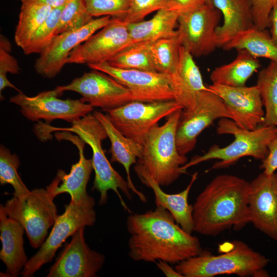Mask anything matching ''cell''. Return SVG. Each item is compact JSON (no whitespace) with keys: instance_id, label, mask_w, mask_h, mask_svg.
<instances>
[{"instance_id":"cell-28","label":"cell","mask_w":277,"mask_h":277,"mask_svg":"<svg viewBox=\"0 0 277 277\" xmlns=\"http://www.w3.org/2000/svg\"><path fill=\"white\" fill-rule=\"evenodd\" d=\"M181 42L176 33L170 37L152 42L150 51L157 72L170 76L172 80L176 97L179 82L178 65Z\"/></svg>"},{"instance_id":"cell-4","label":"cell","mask_w":277,"mask_h":277,"mask_svg":"<svg viewBox=\"0 0 277 277\" xmlns=\"http://www.w3.org/2000/svg\"><path fill=\"white\" fill-rule=\"evenodd\" d=\"M216 132L232 135L234 140L224 147L213 145L204 154L193 156L181 167L182 173L191 167L211 160H219L212 169L228 167L245 156L262 161L268 153V144L277 136V127L261 125L254 130H246L230 118H222L217 123Z\"/></svg>"},{"instance_id":"cell-26","label":"cell","mask_w":277,"mask_h":277,"mask_svg":"<svg viewBox=\"0 0 277 277\" xmlns=\"http://www.w3.org/2000/svg\"><path fill=\"white\" fill-rule=\"evenodd\" d=\"M180 14L177 11L164 8L157 11L150 19L127 24L132 43L153 42L174 35Z\"/></svg>"},{"instance_id":"cell-6","label":"cell","mask_w":277,"mask_h":277,"mask_svg":"<svg viewBox=\"0 0 277 277\" xmlns=\"http://www.w3.org/2000/svg\"><path fill=\"white\" fill-rule=\"evenodd\" d=\"M52 129V130L74 133L91 147L95 173L92 189L100 193L99 205L107 203L108 191L111 190L117 194L123 208L131 213L119 192L120 190L128 199L131 200L128 183L112 167L108 160L102 146L103 141L108 137L107 134L102 124L93 114L89 113L73 122L70 127H53Z\"/></svg>"},{"instance_id":"cell-45","label":"cell","mask_w":277,"mask_h":277,"mask_svg":"<svg viewBox=\"0 0 277 277\" xmlns=\"http://www.w3.org/2000/svg\"><path fill=\"white\" fill-rule=\"evenodd\" d=\"M206 3L210 6H213L212 0H206Z\"/></svg>"},{"instance_id":"cell-11","label":"cell","mask_w":277,"mask_h":277,"mask_svg":"<svg viewBox=\"0 0 277 277\" xmlns=\"http://www.w3.org/2000/svg\"><path fill=\"white\" fill-rule=\"evenodd\" d=\"M222 118L231 119V116L222 98L209 88L198 92L195 107L183 109L181 113L176 134L180 153L186 156L191 152L202 131Z\"/></svg>"},{"instance_id":"cell-20","label":"cell","mask_w":277,"mask_h":277,"mask_svg":"<svg viewBox=\"0 0 277 277\" xmlns=\"http://www.w3.org/2000/svg\"><path fill=\"white\" fill-rule=\"evenodd\" d=\"M134 170L141 183L150 188L154 195L156 206H161L168 210L173 216L175 222L185 231L192 234L194 231L193 205L188 203L190 191L197 177L198 173L195 172L186 188L177 193L164 192L161 186L154 180L147 170L137 163Z\"/></svg>"},{"instance_id":"cell-43","label":"cell","mask_w":277,"mask_h":277,"mask_svg":"<svg viewBox=\"0 0 277 277\" xmlns=\"http://www.w3.org/2000/svg\"><path fill=\"white\" fill-rule=\"evenodd\" d=\"M157 268L167 277H183L175 268L170 266V264L163 261H158L156 263Z\"/></svg>"},{"instance_id":"cell-2","label":"cell","mask_w":277,"mask_h":277,"mask_svg":"<svg viewBox=\"0 0 277 277\" xmlns=\"http://www.w3.org/2000/svg\"><path fill=\"white\" fill-rule=\"evenodd\" d=\"M250 182L235 175L214 177L193 205L194 231L216 236L226 230H239L250 222Z\"/></svg>"},{"instance_id":"cell-10","label":"cell","mask_w":277,"mask_h":277,"mask_svg":"<svg viewBox=\"0 0 277 277\" xmlns=\"http://www.w3.org/2000/svg\"><path fill=\"white\" fill-rule=\"evenodd\" d=\"M63 92L57 87L34 96L18 92L10 98L9 102L19 106L22 115L32 122L44 120L50 123L55 120H62L72 123L93 111V107L80 99L59 98Z\"/></svg>"},{"instance_id":"cell-14","label":"cell","mask_w":277,"mask_h":277,"mask_svg":"<svg viewBox=\"0 0 277 277\" xmlns=\"http://www.w3.org/2000/svg\"><path fill=\"white\" fill-rule=\"evenodd\" d=\"M57 87L63 92L78 93L83 102L105 112L133 101L128 89L108 74L94 69L85 72L67 85Z\"/></svg>"},{"instance_id":"cell-41","label":"cell","mask_w":277,"mask_h":277,"mask_svg":"<svg viewBox=\"0 0 277 277\" xmlns=\"http://www.w3.org/2000/svg\"><path fill=\"white\" fill-rule=\"evenodd\" d=\"M171 9L180 13L188 11L206 3V0H170Z\"/></svg>"},{"instance_id":"cell-33","label":"cell","mask_w":277,"mask_h":277,"mask_svg":"<svg viewBox=\"0 0 277 277\" xmlns=\"http://www.w3.org/2000/svg\"><path fill=\"white\" fill-rule=\"evenodd\" d=\"M20 165L18 157L12 154L4 145L0 147V184L11 185L13 195L20 200L25 199L31 193L21 180L17 170Z\"/></svg>"},{"instance_id":"cell-9","label":"cell","mask_w":277,"mask_h":277,"mask_svg":"<svg viewBox=\"0 0 277 277\" xmlns=\"http://www.w3.org/2000/svg\"><path fill=\"white\" fill-rule=\"evenodd\" d=\"M183 109L175 100L153 102L133 101L106 113L123 135L142 145L151 129L161 120Z\"/></svg>"},{"instance_id":"cell-18","label":"cell","mask_w":277,"mask_h":277,"mask_svg":"<svg viewBox=\"0 0 277 277\" xmlns=\"http://www.w3.org/2000/svg\"><path fill=\"white\" fill-rule=\"evenodd\" d=\"M248 203L250 222L277 241V173L262 172L250 182Z\"/></svg>"},{"instance_id":"cell-3","label":"cell","mask_w":277,"mask_h":277,"mask_svg":"<svg viewBox=\"0 0 277 277\" xmlns=\"http://www.w3.org/2000/svg\"><path fill=\"white\" fill-rule=\"evenodd\" d=\"M221 245L224 253L218 255L203 251L197 255L176 264L175 269L183 277H213L235 274L240 277H267L265 268L268 259L246 243L234 240Z\"/></svg>"},{"instance_id":"cell-42","label":"cell","mask_w":277,"mask_h":277,"mask_svg":"<svg viewBox=\"0 0 277 277\" xmlns=\"http://www.w3.org/2000/svg\"><path fill=\"white\" fill-rule=\"evenodd\" d=\"M270 35L273 42L277 46V8L274 6L269 16Z\"/></svg>"},{"instance_id":"cell-32","label":"cell","mask_w":277,"mask_h":277,"mask_svg":"<svg viewBox=\"0 0 277 277\" xmlns=\"http://www.w3.org/2000/svg\"><path fill=\"white\" fill-rule=\"evenodd\" d=\"M151 43L149 41L134 43L107 62L120 69L157 72L150 51Z\"/></svg>"},{"instance_id":"cell-29","label":"cell","mask_w":277,"mask_h":277,"mask_svg":"<svg viewBox=\"0 0 277 277\" xmlns=\"http://www.w3.org/2000/svg\"><path fill=\"white\" fill-rule=\"evenodd\" d=\"M225 50L246 49L256 57H264L277 63V46L266 30L253 27L231 39L222 48Z\"/></svg>"},{"instance_id":"cell-21","label":"cell","mask_w":277,"mask_h":277,"mask_svg":"<svg viewBox=\"0 0 277 277\" xmlns=\"http://www.w3.org/2000/svg\"><path fill=\"white\" fill-rule=\"evenodd\" d=\"M62 138L71 142L79 152L78 161L72 165L70 172L66 174L58 170L56 176L46 189L53 197L64 193H68L71 200L79 202L89 196L86 191L87 184L93 170L92 159L85 157L84 153L85 143L79 137L62 134Z\"/></svg>"},{"instance_id":"cell-39","label":"cell","mask_w":277,"mask_h":277,"mask_svg":"<svg viewBox=\"0 0 277 277\" xmlns=\"http://www.w3.org/2000/svg\"><path fill=\"white\" fill-rule=\"evenodd\" d=\"M255 27L266 30L269 26L270 13L277 4V0H251Z\"/></svg>"},{"instance_id":"cell-16","label":"cell","mask_w":277,"mask_h":277,"mask_svg":"<svg viewBox=\"0 0 277 277\" xmlns=\"http://www.w3.org/2000/svg\"><path fill=\"white\" fill-rule=\"evenodd\" d=\"M111 19L109 16L93 18L80 28L55 36L35 61L34 68L36 72L45 78L56 76L67 64L71 52L108 25Z\"/></svg>"},{"instance_id":"cell-31","label":"cell","mask_w":277,"mask_h":277,"mask_svg":"<svg viewBox=\"0 0 277 277\" xmlns=\"http://www.w3.org/2000/svg\"><path fill=\"white\" fill-rule=\"evenodd\" d=\"M260 91L265 115L262 125L277 127V63L270 61L258 75L256 85Z\"/></svg>"},{"instance_id":"cell-37","label":"cell","mask_w":277,"mask_h":277,"mask_svg":"<svg viewBox=\"0 0 277 277\" xmlns=\"http://www.w3.org/2000/svg\"><path fill=\"white\" fill-rule=\"evenodd\" d=\"M129 9L124 19L127 23L143 21L153 12L164 8L171 9L170 0H129Z\"/></svg>"},{"instance_id":"cell-1","label":"cell","mask_w":277,"mask_h":277,"mask_svg":"<svg viewBox=\"0 0 277 277\" xmlns=\"http://www.w3.org/2000/svg\"><path fill=\"white\" fill-rule=\"evenodd\" d=\"M128 255L133 261L177 264L202 251L199 240L185 231L161 206L130 213L126 220Z\"/></svg>"},{"instance_id":"cell-5","label":"cell","mask_w":277,"mask_h":277,"mask_svg":"<svg viewBox=\"0 0 277 277\" xmlns=\"http://www.w3.org/2000/svg\"><path fill=\"white\" fill-rule=\"evenodd\" d=\"M183 109L167 117L163 125L157 124L151 129L142 144L141 156L137 160L161 186H169L177 180L182 174L181 167L188 161L185 155L180 153L176 140Z\"/></svg>"},{"instance_id":"cell-46","label":"cell","mask_w":277,"mask_h":277,"mask_svg":"<svg viewBox=\"0 0 277 277\" xmlns=\"http://www.w3.org/2000/svg\"><path fill=\"white\" fill-rule=\"evenodd\" d=\"M277 8V4L275 6Z\"/></svg>"},{"instance_id":"cell-38","label":"cell","mask_w":277,"mask_h":277,"mask_svg":"<svg viewBox=\"0 0 277 277\" xmlns=\"http://www.w3.org/2000/svg\"><path fill=\"white\" fill-rule=\"evenodd\" d=\"M11 44L4 35L0 38V80L7 78V74H18L21 69L17 61L10 54Z\"/></svg>"},{"instance_id":"cell-27","label":"cell","mask_w":277,"mask_h":277,"mask_svg":"<svg viewBox=\"0 0 277 277\" xmlns=\"http://www.w3.org/2000/svg\"><path fill=\"white\" fill-rule=\"evenodd\" d=\"M236 57L231 62L215 68L210 78L213 84L229 87H243L260 67L258 58L246 49H238Z\"/></svg>"},{"instance_id":"cell-19","label":"cell","mask_w":277,"mask_h":277,"mask_svg":"<svg viewBox=\"0 0 277 277\" xmlns=\"http://www.w3.org/2000/svg\"><path fill=\"white\" fill-rule=\"evenodd\" d=\"M208 87L222 98L231 120L239 127L251 130L263 124L265 111L256 85L234 87L212 84Z\"/></svg>"},{"instance_id":"cell-36","label":"cell","mask_w":277,"mask_h":277,"mask_svg":"<svg viewBox=\"0 0 277 277\" xmlns=\"http://www.w3.org/2000/svg\"><path fill=\"white\" fill-rule=\"evenodd\" d=\"M92 17L109 16L124 20L129 9V0H84Z\"/></svg>"},{"instance_id":"cell-17","label":"cell","mask_w":277,"mask_h":277,"mask_svg":"<svg viewBox=\"0 0 277 277\" xmlns=\"http://www.w3.org/2000/svg\"><path fill=\"white\" fill-rule=\"evenodd\" d=\"M85 227L78 229L51 266L47 277H94L101 270L105 256L92 250L85 242Z\"/></svg>"},{"instance_id":"cell-23","label":"cell","mask_w":277,"mask_h":277,"mask_svg":"<svg viewBox=\"0 0 277 277\" xmlns=\"http://www.w3.org/2000/svg\"><path fill=\"white\" fill-rule=\"evenodd\" d=\"M25 229L17 221L6 213L0 205V239L2 248L0 259L6 267L5 276H16L23 270L28 259L24 248Z\"/></svg>"},{"instance_id":"cell-13","label":"cell","mask_w":277,"mask_h":277,"mask_svg":"<svg viewBox=\"0 0 277 277\" xmlns=\"http://www.w3.org/2000/svg\"><path fill=\"white\" fill-rule=\"evenodd\" d=\"M221 12L206 3L180 14L176 30L181 45L195 57L207 55L217 47L215 30Z\"/></svg>"},{"instance_id":"cell-12","label":"cell","mask_w":277,"mask_h":277,"mask_svg":"<svg viewBox=\"0 0 277 277\" xmlns=\"http://www.w3.org/2000/svg\"><path fill=\"white\" fill-rule=\"evenodd\" d=\"M87 66L108 74L126 87L131 93L133 101L153 102L176 100L172 80L164 73L117 68L107 62Z\"/></svg>"},{"instance_id":"cell-7","label":"cell","mask_w":277,"mask_h":277,"mask_svg":"<svg viewBox=\"0 0 277 277\" xmlns=\"http://www.w3.org/2000/svg\"><path fill=\"white\" fill-rule=\"evenodd\" d=\"M95 202L89 196L80 202L70 200L64 212L57 215L51 231L39 250L30 258L21 274L32 276L44 264L51 262L57 249L70 236L82 227L92 226L96 220Z\"/></svg>"},{"instance_id":"cell-35","label":"cell","mask_w":277,"mask_h":277,"mask_svg":"<svg viewBox=\"0 0 277 277\" xmlns=\"http://www.w3.org/2000/svg\"><path fill=\"white\" fill-rule=\"evenodd\" d=\"M93 18L87 11L84 0H68L62 10L55 36L80 28Z\"/></svg>"},{"instance_id":"cell-15","label":"cell","mask_w":277,"mask_h":277,"mask_svg":"<svg viewBox=\"0 0 277 277\" xmlns=\"http://www.w3.org/2000/svg\"><path fill=\"white\" fill-rule=\"evenodd\" d=\"M132 44L127 24L111 17L108 25L71 52L67 64L88 65L108 62Z\"/></svg>"},{"instance_id":"cell-24","label":"cell","mask_w":277,"mask_h":277,"mask_svg":"<svg viewBox=\"0 0 277 277\" xmlns=\"http://www.w3.org/2000/svg\"><path fill=\"white\" fill-rule=\"evenodd\" d=\"M223 22L215 30L217 47L223 48L239 34L254 27L251 0H212Z\"/></svg>"},{"instance_id":"cell-44","label":"cell","mask_w":277,"mask_h":277,"mask_svg":"<svg viewBox=\"0 0 277 277\" xmlns=\"http://www.w3.org/2000/svg\"><path fill=\"white\" fill-rule=\"evenodd\" d=\"M21 3L32 2L36 3L52 8H57L64 6L68 0H19Z\"/></svg>"},{"instance_id":"cell-40","label":"cell","mask_w":277,"mask_h":277,"mask_svg":"<svg viewBox=\"0 0 277 277\" xmlns=\"http://www.w3.org/2000/svg\"><path fill=\"white\" fill-rule=\"evenodd\" d=\"M268 148V153L262 161L260 168L263 173L271 175L277 169V136L269 143Z\"/></svg>"},{"instance_id":"cell-22","label":"cell","mask_w":277,"mask_h":277,"mask_svg":"<svg viewBox=\"0 0 277 277\" xmlns=\"http://www.w3.org/2000/svg\"><path fill=\"white\" fill-rule=\"evenodd\" d=\"M103 126L111 143L109 152L111 154L110 161L117 162L123 165L127 181L131 191L136 194L143 203L147 202V197L134 186L130 174V168L136 164L141 156L143 145L123 135L112 124L106 114L95 111L92 113Z\"/></svg>"},{"instance_id":"cell-25","label":"cell","mask_w":277,"mask_h":277,"mask_svg":"<svg viewBox=\"0 0 277 277\" xmlns=\"http://www.w3.org/2000/svg\"><path fill=\"white\" fill-rule=\"evenodd\" d=\"M193 57V55L181 46L175 101L186 109H191L195 107L198 92L208 89L203 83L200 70Z\"/></svg>"},{"instance_id":"cell-30","label":"cell","mask_w":277,"mask_h":277,"mask_svg":"<svg viewBox=\"0 0 277 277\" xmlns=\"http://www.w3.org/2000/svg\"><path fill=\"white\" fill-rule=\"evenodd\" d=\"M52 9L49 6L36 3H22L14 33L15 42L22 49L49 16Z\"/></svg>"},{"instance_id":"cell-8","label":"cell","mask_w":277,"mask_h":277,"mask_svg":"<svg viewBox=\"0 0 277 277\" xmlns=\"http://www.w3.org/2000/svg\"><path fill=\"white\" fill-rule=\"evenodd\" d=\"M54 199L47 189L36 188L25 199L13 196L3 205L7 215L23 226L34 248L43 245L58 215Z\"/></svg>"},{"instance_id":"cell-34","label":"cell","mask_w":277,"mask_h":277,"mask_svg":"<svg viewBox=\"0 0 277 277\" xmlns=\"http://www.w3.org/2000/svg\"><path fill=\"white\" fill-rule=\"evenodd\" d=\"M64 6L52 9L49 16L22 49L25 54H40L50 43L55 36V31Z\"/></svg>"}]
</instances>
